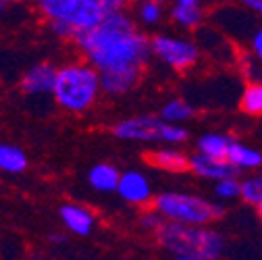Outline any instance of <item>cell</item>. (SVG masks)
<instances>
[{
	"label": "cell",
	"instance_id": "1",
	"mask_svg": "<svg viewBox=\"0 0 262 260\" xmlns=\"http://www.w3.org/2000/svg\"><path fill=\"white\" fill-rule=\"evenodd\" d=\"M85 62L102 73L115 69H144L150 60V40L123 11L106 13L104 19L85 34L73 38Z\"/></svg>",
	"mask_w": 262,
	"mask_h": 260
},
{
	"label": "cell",
	"instance_id": "2",
	"mask_svg": "<svg viewBox=\"0 0 262 260\" xmlns=\"http://www.w3.org/2000/svg\"><path fill=\"white\" fill-rule=\"evenodd\" d=\"M158 244L175 256H193L204 260H219L227 250V240L210 225H179L162 223L156 229Z\"/></svg>",
	"mask_w": 262,
	"mask_h": 260
},
{
	"label": "cell",
	"instance_id": "3",
	"mask_svg": "<svg viewBox=\"0 0 262 260\" xmlns=\"http://www.w3.org/2000/svg\"><path fill=\"white\" fill-rule=\"evenodd\" d=\"M52 96L60 109L85 113L100 96V73L90 62L77 60L56 69Z\"/></svg>",
	"mask_w": 262,
	"mask_h": 260
},
{
	"label": "cell",
	"instance_id": "4",
	"mask_svg": "<svg viewBox=\"0 0 262 260\" xmlns=\"http://www.w3.org/2000/svg\"><path fill=\"white\" fill-rule=\"evenodd\" d=\"M40 13L48 19L58 38L73 40L104 19L102 7L96 0H36Z\"/></svg>",
	"mask_w": 262,
	"mask_h": 260
},
{
	"label": "cell",
	"instance_id": "5",
	"mask_svg": "<svg viewBox=\"0 0 262 260\" xmlns=\"http://www.w3.org/2000/svg\"><path fill=\"white\" fill-rule=\"evenodd\" d=\"M162 221L179 225H212L223 216V206L189 191H162L150 204Z\"/></svg>",
	"mask_w": 262,
	"mask_h": 260
},
{
	"label": "cell",
	"instance_id": "6",
	"mask_svg": "<svg viewBox=\"0 0 262 260\" xmlns=\"http://www.w3.org/2000/svg\"><path fill=\"white\" fill-rule=\"evenodd\" d=\"M113 136L125 142H144V144H167L177 146L187 140V129L183 125H173L160 117L138 115L123 119L113 127Z\"/></svg>",
	"mask_w": 262,
	"mask_h": 260
},
{
	"label": "cell",
	"instance_id": "7",
	"mask_svg": "<svg viewBox=\"0 0 262 260\" xmlns=\"http://www.w3.org/2000/svg\"><path fill=\"white\" fill-rule=\"evenodd\" d=\"M150 52L156 56L162 64H167L173 71H189L195 67L200 60V46L185 40V38H175L160 34L150 40Z\"/></svg>",
	"mask_w": 262,
	"mask_h": 260
},
{
	"label": "cell",
	"instance_id": "8",
	"mask_svg": "<svg viewBox=\"0 0 262 260\" xmlns=\"http://www.w3.org/2000/svg\"><path fill=\"white\" fill-rule=\"evenodd\" d=\"M119 198L131 206H150L154 198V189L150 179L142 171H125L119 175L117 189Z\"/></svg>",
	"mask_w": 262,
	"mask_h": 260
},
{
	"label": "cell",
	"instance_id": "9",
	"mask_svg": "<svg viewBox=\"0 0 262 260\" xmlns=\"http://www.w3.org/2000/svg\"><path fill=\"white\" fill-rule=\"evenodd\" d=\"M58 216H60V223L64 225V229L71 231L77 237L92 235L94 227H96V214L88 206L77 204V202L62 204L58 210Z\"/></svg>",
	"mask_w": 262,
	"mask_h": 260
},
{
	"label": "cell",
	"instance_id": "10",
	"mask_svg": "<svg viewBox=\"0 0 262 260\" xmlns=\"http://www.w3.org/2000/svg\"><path fill=\"white\" fill-rule=\"evenodd\" d=\"M187 171H191L193 175H198L202 179H208V181H219L225 177H237V171L229 165L225 158H208V156L198 154V152L189 156Z\"/></svg>",
	"mask_w": 262,
	"mask_h": 260
},
{
	"label": "cell",
	"instance_id": "11",
	"mask_svg": "<svg viewBox=\"0 0 262 260\" xmlns=\"http://www.w3.org/2000/svg\"><path fill=\"white\" fill-rule=\"evenodd\" d=\"M54 77H56V67H54V64H50V62H38V64L29 67L23 73L21 88L29 96H46V94H52Z\"/></svg>",
	"mask_w": 262,
	"mask_h": 260
},
{
	"label": "cell",
	"instance_id": "12",
	"mask_svg": "<svg viewBox=\"0 0 262 260\" xmlns=\"http://www.w3.org/2000/svg\"><path fill=\"white\" fill-rule=\"evenodd\" d=\"M225 160L231 165L237 173H252V171H258L260 165H262V154L258 148L250 146V144H244V142H235L231 140L227 148V154H225Z\"/></svg>",
	"mask_w": 262,
	"mask_h": 260
},
{
	"label": "cell",
	"instance_id": "13",
	"mask_svg": "<svg viewBox=\"0 0 262 260\" xmlns=\"http://www.w3.org/2000/svg\"><path fill=\"white\" fill-rule=\"evenodd\" d=\"M142 69H115L100 73V92L108 96H121L129 90H134L140 81Z\"/></svg>",
	"mask_w": 262,
	"mask_h": 260
},
{
	"label": "cell",
	"instance_id": "14",
	"mask_svg": "<svg viewBox=\"0 0 262 260\" xmlns=\"http://www.w3.org/2000/svg\"><path fill=\"white\" fill-rule=\"evenodd\" d=\"M148 162L158 169V171H167V173H185L187 171V162H189V156L181 150H177L175 146H162V148H156L152 150L148 156Z\"/></svg>",
	"mask_w": 262,
	"mask_h": 260
},
{
	"label": "cell",
	"instance_id": "15",
	"mask_svg": "<svg viewBox=\"0 0 262 260\" xmlns=\"http://www.w3.org/2000/svg\"><path fill=\"white\" fill-rule=\"evenodd\" d=\"M119 175H121V171L115 165H111V162H98V165H94L88 173V183L96 191L111 193L117 189Z\"/></svg>",
	"mask_w": 262,
	"mask_h": 260
},
{
	"label": "cell",
	"instance_id": "16",
	"mask_svg": "<svg viewBox=\"0 0 262 260\" xmlns=\"http://www.w3.org/2000/svg\"><path fill=\"white\" fill-rule=\"evenodd\" d=\"M29 160L23 148L15 144H0V173L19 175L27 169Z\"/></svg>",
	"mask_w": 262,
	"mask_h": 260
},
{
	"label": "cell",
	"instance_id": "17",
	"mask_svg": "<svg viewBox=\"0 0 262 260\" xmlns=\"http://www.w3.org/2000/svg\"><path fill=\"white\" fill-rule=\"evenodd\" d=\"M229 144H231V138H227L225 134L208 132L198 138L195 148H198V154H204L208 158H225Z\"/></svg>",
	"mask_w": 262,
	"mask_h": 260
},
{
	"label": "cell",
	"instance_id": "18",
	"mask_svg": "<svg viewBox=\"0 0 262 260\" xmlns=\"http://www.w3.org/2000/svg\"><path fill=\"white\" fill-rule=\"evenodd\" d=\"M193 106L187 102V100H183V98H173V100H169L165 106L160 109V119L162 121H167V123H173V125H183V123H187V121H191L193 119Z\"/></svg>",
	"mask_w": 262,
	"mask_h": 260
},
{
	"label": "cell",
	"instance_id": "19",
	"mask_svg": "<svg viewBox=\"0 0 262 260\" xmlns=\"http://www.w3.org/2000/svg\"><path fill=\"white\" fill-rule=\"evenodd\" d=\"M173 21L183 29H195L204 21V11L200 5H175L171 11Z\"/></svg>",
	"mask_w": 262,
	"mask_h": 260
},
{
	"label": "cell",
	"instance_id": "20",
	"mask_svg": "<svg viewBox=\"0 0 262 260\" xmlns=\"http://www.w3.org/2000/svg\"><path fill=\"white\" fill-rule=\"evenodd\" d=\"M239 200L254 210L262 208V179L258 175H248L239 179Z\"/></svg>",
	"mask_w": 262,
	"mask_h": 260
},
{
	"label": "cell",
	"instance_id": "21",
	"mask_svg": "<svg viewBox=\"0 0 262 260\" xmlns=\"http://www.w3.org/2000/svg\"><path fill=\"white\" fill-rule=\"evenodd\" d=\"M239 106L246 115L250 117H260L262 115V85L260 81H248L239 96Z\"/></svg>",
	"mask_w": 262,
	"mask_h": 260
},
{
	"label": "cell",
	"instance_id": "22",
	"mask_svg": "<svg viewBox=\"0 0 262 260\" xmlns=\"http://www.w3.org/2000/svg\"><path fill=\"white\" fill-rule=\"evenodd\" d=\"M214 196H216L219 204L239 200V179L237 177H225V179L214 181Z\"/></svg>",
	"mask_w": 262,
	"mask_h": 260
},
{
	"label": "cell",
	"instance_id": "23",
	"mask_svg": "<svg viewBox=\"0 0 262 260\" xmlns=\"http://www.w3.org/2000/svg\"><path fill=\"white\" fill-rule=\"evenodd\" d=\"M162 3H140L138 9V17L142 23L146 25H156L162 21Z\"/></svg>",
	"mask_w": 262,
	"mask_h": 260
},
{
	"label": "cell",
	"instance_id": "24",
	"mask_svg": "<svg viewBox=\"0 0 262 260\" xmlns=\"http://www.w3.org/2000/svg\"><path fill=\"white\" fill-rule=\"evenodd\" d=\"M162 223H165V221L160 219V214H158L154 208H152V210H146V212L140 216V227H142L144 231H148V233H156V229H158Z\"/></svg>",
	"mask_w": 262,
	"mask_h": 260
},
{
	"label": "cell",
	"instance_id": "25",
	"mask_svg": "<svg viewBox=\"0 0 262 260\" xmlns=\"http://www.w3.org/2000/svg\"><path fill=\"white\" fill-rule=\"evenodd\" d=\"M96 3L102 7L104 13H117V11H125L129 0H96Z\"/></svg>",
	"mask_w": 262,
	"mask_h": 260
},
{
	"label": "cell",
	"instance_id": "26",
	"mask_svg": "<svg viewBox=\"0 0 262 260\" xmlns=\"http://www.w3.org/2000/svg\"><path fill=\"white\" fill-rule=\"evenodd\" d=\"M248 42H250L252 54H254L256 58H260V56H262V31H260V29H254L252 36L248 38Z\"/></svg>",
	"mask_w": 262,
	"mask_h": 260
},
{
	"label": "cell",
	"instance_id": "27",
	"mask_svg": "<svg viewBox=\"0 0 262 260\" xmlns=\"http://www.w3.org/2000/svg\"><path fill=\"white\" fill-rule=\"evenodd\" d=\"M239 3H242L248 11H252V13H260V11H262V0H239Z\"/></svg>",
	"mask_w": 262,
	"mask_h": 260
},
{
	"label": "cell",
	"instance_id": "28",
	"mask_svg": "<svg viewBox=\"0 0 262 260\" xmlns=\"http://www.w3.org/2000/svg\"><path fill=\"white\" fill-rule=\"evenodd\" d=\"M175 5H200V0H173Z\"/></svg>",
	"mask_w": 262,
	"mask_h": 260
},
{
	"label": "cell",
	"instance_id": "29",
	"mask_svg": "<svg viewBox=\"0 0 262 260\" xmlns=\"http://www.w3.org/2000/svg\"><path fill=\"white\" fill-rule=\"evenodd\" d=\"M177 260H204V258H193V256H177Z\"/></svg>",
	"mask_w": 262,
	"mask_h": 260
},
{
	"label": "cell",
	"instance_id": "30",
	"mask_svg": "<svg viewBox=\"0 0 262 260\" xmlns=\"http://www.w3.org/2000/svg\"><path fill=\"white\" fill-rule=\"evenodd\" d=\"M11 3H21V0H0V7H5V5H11Z\"/></svg>",
	"mask_w": 262,
	"mask_h": 260
},
{
	"label": "cell",
	"instance_id": "31",
	"mask_svg": "<svg viewBox=\"0 0 262 260\" xmlns=\"http://www.w3.org/2000/svg\"><path fill=\"white\" fill-rule=\"evenodd\" d=\"M136 3H162V0H136Z\"/></svg>",
	"mask_w": 262,
	"mask_h": 260
},
{
	"label": "cell",
	"instance_id": "32",
	"mask_svg": "<svg viewBox=\"0 0 262 260\" xmlns=\"http://www.w3.org/2000/svg\"><path fill=\"white\" fill-rule=\"evenodd\" d=\"M29 260H46V258H29Z\"/></svg>",
	"mask_w": 262,
	"mask_h": 260
},
{
	"label": "cell",
	"instance_id": "33",
	"mask_svg": "<svg viewBox=\"0 0 262 260\" xmlns=\"http://www.w3.org/2000/svg\"><path fill=\"white\" fill-rule=\"evenodd\" d=\"M0 13H3V7H0Z\"/></svg>",
	"mask_w": 262,
	"mask_h": 260
}]
</instances>
